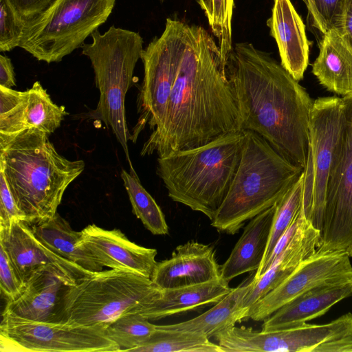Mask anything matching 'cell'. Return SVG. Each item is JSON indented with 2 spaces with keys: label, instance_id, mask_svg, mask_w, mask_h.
Instances as JSON below:
<instances>
[{
  "label": "cell",
  "instance_id": "obj_1",
  "mask_svg": "<svg viewBox=\"0 0 352 352\" xmlns=\"http://www.w3.org/2000/svg\"><path fill=\"white\" fill-rule=\"evenodd\" d=\"M239 131L241 116L219 45L202 26L186 23L164 121L140 154L162 157Z\"/></svg>",
  "mask_w": 352,
  "mask_h": 352
},
{
  "label": "cell",
  "instance_id": "obj_2",
  "mask_svg": "<svg viewBox=\"0 0 352 352\" xmlns=\"http://www.w3.org/2000/svg\"><path fill=\"white\" fill-rule=\"evenodd\" d=\"M226 73L236 100L241 130L255 132L293 164L305 168L314 102L268 53L236 43Z\"/></svg>",
  "mask_w": 352,
  "mask_h": 352
},
{
  "label": "cell",
  "instance_id": "obj_3",
  "mask_svg": "<svg viewBox=\"0 0 352 352\" xmlns=\"http://www.w3.org/2000/svg\"><path fill=\"white\" fill-rule=\"evenodd\" d=\"M37 129L0 135V172L23 221L34 226L54 216L68 186L85 169L83 160H69Z\"/></svg>",
  "mask_w": 352,
  "mask_h": 352
},
{
  "label": "cell",
  "instance_id": "obj_4",
  "mask_svg": "<svg viewBox=\"0 0 352 352\" xmlns=\"http://www.w3.org/2000/svg\"><path fill=\"white\" fill-rule=\"evenodd\" d=\"M244 138L239 131L158 157L156 173L169 197L213 220L237 170Z\"/></svg>",
  "mask_w": 352,
  "mask_h": 352
},
{
  "label": "cell",
  "instance_id": "obj_5",
  "mask_svg": "<svg viewBox=\"0 0 352 352\" xmlns=\"http://www.w3.org/2000/svg\"><path fill=\"white\" fill-rule=\"evenodd\" d=\"M241 160L228 192L211 226L234 234L250 220L274 206L304 170L276 151L255 132L243 131Z\"/></svg>",
  "mask_w": 352,
  "mask_h": 352
},
{
  "label": "cell",
  "instance_id": "obj_6",
  "mask_svg": "<svg viewBox=\"0 0 352 352\" xmlns=\"http://www.w3.org/2000/svg\"><path fill=\"white\" fill-rule=\"evenodd\" d=\"M92 42L84 43L82 53L87 56L95 74L100 92L91 118L104 123L122 146L130 168L128 148L131 133L127 126L125 98L133 83V74L143 50V38L138 32L111 26L104 34L96 30Z\"/></svg>",
  "mask_w": 352,
  "mask_h": 352
},
{
  "label": "cell",
  "instance_id": "obj_7",
  "mask_svg": "<svg viewBox=\"0 0 352 352\" xmlns=\"http://www.w3.org/2000/svg\"><path fill=\"white\" fill-rule=\"evenodd\" d=\"M160 291L151 278L131 272L111 269L94 272L67 289L62 323L107 327L151 302Z\"/></svg>",
  "mask_w": 352,
  "mask_h": 352
},
{
  "label": "cell",
  "instance_id": "obj_8",
  "mask_svg": "<svg viewBox=\"0 0 352 352\" xmlns=\"http://www.w3.org/2000/svg\"><path fill=\"white\" fill-rule=\"evenodd\" d=\"M116 0H56L22 30L19 47L35 58L58 63L106 22Z\"/></svg>",
  "mask_w": 352,
  "mask_h": 352
},
{
  "label": "cell",
  "instance_id": "obj_9",
  "mask_svg": "<svg viewBox=\"0 0 352 352\" xmlns=\"http://www.w3.org/2000/svg\"><path fill=\"white\" fill-rule=\"evenodd\" d=\"M344 120L342 98L323 97L314 101L309 154L303 171V209L319 230L330 173L342 145Z\"/></svg>",
  "mask_w": 352,
  "mask_h": 352
},
{
  "label": "cell",
  "instance_id": "obj_10",
  "mask_svg": "<svg viewBox=\"0 0 352 352\" xmlns=\"http://www.w3.org/2000/svg\"><path fill=\"white\" fill-rule=\"evenodd\" d=\"M186 23L166 19L165 29L143 49L144 78L137 99L139 118L131 139L135 142L148 126L151 133L164 121L184 43Z\"/></svg>",
  "mask_w": 352,
  "mask_h": 352
},
{
  "label": "cell",
  "instance_id": "obj_11",
  "mask_svg": "<svg viewBox=\"0 0 352 352\" xmlns=\"http://www.w3.org/2000/svg\"><path fill=\"white\" fill-rule=\"evenodd\" d=\"M106 326L28 320L2 314L1 352L119 351Z\"/></svg>",
  "mask_w": 352,
  "mask_h": 352
},
{
  "label": "cell",
  "instance_id": "obj_12",
  "mask_svg": "<svg viewBox=\"0 0 352 352\" xmlns=\"http://www.w3.org/2000/svg\"><path fill=\"white\" fill-rule=\"evenodd\" d=\"M342 99V142L327 188L320 252L346 250L352 244V95Z\"/></svg>",
  "mask_w": 352,
  "mask_h": 352
},
{
  "label": "cell",
  "instance_id": "obj_13",
  "mask_svg": "<svg viewBox=\"0 0 352 352\" xmlns=\"http://www.w3.org/2000/svg\"><path fill=\"white\" fill-rule=\"evenodd\" d=\"M352 283V265L345 250L317 251L280 284L250 305L244 319L265 320L280 307L316 287Z\"/></svg>",
  "mask_w": 352,
  "mask_h": 352
},
{
  "label": "cell",
  "instance_id": "obj_14",
  "mask_svg": "<svg viewBox=\"0 0 352 352\" xmlns=\"http://www.w3.org/2000/svg\"><path fill=\"white\" fill-rule=\"evenodd\" d=\"M67 114L51 99L39 81L25 91L0 87V135L37 129L48 135L60 127Z\"/></svg>",
  "mask_w": 352,
  "mask_h": 352
},
{
  "label": "cell",
  "instance_id": "obj_15",
  "mask_svg": "<svg viewBox=\"0 0 352 352\" xmlns=\"http://www.w3.org/2000/svg\"><path fill=\"white\" fill-rule=\"evenodd\" d=\"M0 244L24 284L36 272L47 267L58 270L72 285L91 274L50 250L23 221H13L9 228L0 230Z\"/></svg>",
  "mask_w": 352,
  "mask_h": 352
},
{
  "label": "cell",
  "instance_id": "obj_16",
  "mask_svg": "<svg viewBox=\"0 0 352 352\" xmlns=\"http://www.w3.org/2000/svg\"><path fill=\"white\" fill-rule=\"evenodd\" d=\"M81 232L82 245L102 267L151 278L157 263L155 249L135 244L118 229L106 230L90 224Z\"/></svg>",
  "mask_w": 352,
  "mask_h": 352
},
{
  "label": "cell",
  "instance_id": "obj_17",
  "mask_svg": "<svg viewBox=\"0 0 352 352\" xmlns=\"http://www.w3.org/2000/svg\"><path fill=\"white\" fill-rule=\"evenodd\" d=\"M73 285L60 272L47 267L34 274L20 294L7 301L2 314L44 322L62 323L63 300Z\"/></svg>",
  "mask_w": 352,
  "mask_h": 352
},
{
  "label": "cell",
  "instance_id": "obj_18",
  "mask_svg": "<svg viewBox=\"0 0 352 352\" xmlns=\"http://www.w3.org/2000/svg\"><path fill=\"white\" fill-rule=\"evenodd\" d=\"M221 278L212 246L189 241L177 246L171 256L157 262L151 280L160 289L201 284Z\"/></svg>",
  "mask_w": 352,
  "mask_h": 352
},
{
  "label": "cell",
  "instance_id": "obj_19",
  "mask_svg": "<svg viewBox=\"0 0 352 352\" xmlns=\"http://www.w3.org/2000/svg\"><path fill=\"white\" fill-rule=\"evenodd\" d=\"M320 241V231L313 226L305 214L296 232L285 250L259 278H252V285L242 300L243 309L246 311L250 305L292 274L316 252Z\"/></svg>",
  "mask_w": 352,
  "mask_h": 352
},
{
  "label": "cell",
  "instance_id": "obj_20",
  "mask_svg": "<svg viewBox=\"0 0 352 352\" xmlns=\"http://www.w3.org/2000/svg\"><path fill=\"white\" fill-rule=\"evenodd\" d=\"M266 23L276 42L281 65L296 80H301L309 63L310 43L305 25L291 1L274 0Z\"/></svg>",
  "mask_w": 352,
  "mask_h": 352
},
{
  "label": "cell",
  "instance_id": "obj_21",
  "mask_svg": "<svg viewBox=\"0 0 352 352\" xmlns=\"http://www.w3.org/2000/svg\"><path fill=\"white\" fill-rule=\"evenodd\" d=\"M352 296V283L322 285L283 305L263 323L261 331L294 327L325 314L334 305Z\"/></svg>",
  "mask_w": 352,
  "mask_h": 352
},
{
  "label": "cell",
  "instance_id": "obj_22",
  "mask_svg": "<svg viewBox=\"0 0 352 352\" xmlns=\"http://www.w3.org/2000/svg\"><path fill=\"white\" fill-rule=\"evenodd\" d=\"M231 289L229 282L221 277L201 284L161 289L151 302L130 313L139 314L149 320H160L200 306L216 304Z\"/></svg>",
  "mask_w": 352,
  "mask_h": 352
},
{
  "label": "cell",
  "instance_id": "obj_23",
  "mask_svg": "<svg viewBox=\"0 0 352 352\" xmlns=\"http://www.w3.org/2000/svg\"><path fill=\"white\" fill-rule=\"evenodd\" d=\"M312 72L327 90L343 97L352 95V45L339 30L323 34Z\"/></svg>",
  "mask_w": 352,
  "mask_h": 352
},
{
  "label": "cell",
  "instance_id": "obj_24",
  "mask_svg": "<svg viewBox=\"0 0 352 352\" xmlns=\"http://www.w3.org/2000/svg\"><path fill=\"white\" fill-rule=\"evenodd\" d=\"M276 204L250 219L221 266V277L230 282L244 273L256 271L263 259L274 219Z\"/></svg>",
  "mask_w": 352,
  "mask_h": 352
},
{
  "label": "cell",
  "instance_id": "obj_25",
  "mask_svg": "<svg viewBox=\"0 0 352 352\" xmlns=\"http://www.w3.org/2000/svg\"><path fill=\"white\" fill-rule=\"evenodd\" d=\"M31 227L36 237L56 254L91 273L103 270L104 267L82 245L81 231L74 230L58 212L51 219Z\"/></svg>",
  "mask_w": 352,
  "mask_h": 352
},
{
  "label": "cell",
  "instance_id": "obj_26",
  "mask_svg": "<svg viewBox=\"0 0 352 352\" xmlns=\"http://www.w3.org/2000/svg\"><path fill=\"white\" fill-rule=\"evenodd\" d=\"M252 285V280L231 291L214 305L201 315L182 322L158 325L168 330L190 331L204 333L208 338L225 330L244 318L242 307L244 296Z\"/></svg>",
  "mask_w": 352,
  "mask_h": 352
},
{
  "label": "cell",
  "instance_id": "obj_27",
  "mask_svg": "<svg viewBox=\"0 0 352 352\" xmlns=\"http://www.w3.org/2000/svg\"><path fill=\"white\" fill-rule=\"evenodd\" d=\"M134 352H223L201 333L168 330L155 326L148 340Z\"/></svg>",
  "mask_w": 352,
  "mask_h": 352
},
{
  "label": "cell",
  "instance_id": "obj_28",
  "mask_svg": "<svg viewBox=\"0 0 352 352\" xmlns=\"http://www.w3.org/2000/svg\"><path fill=\"white\" fill-rule=\"evenodd\" d=\"M121 177L129 195L133 213L153 234H168L169 229L163 212L141 184L135 170L130 169L128 173L123 169Z\"/></svg>",
  "mask_w": 352,
  "mask_h": 352
},
{
  "label": "cell",
  "instance_id": "obj_29",
  "mask_svg": "<svg viewBox=\"0 0 352 352\" xmlns=\"http://www.w3.org/2000/svg\"><path fill=\"white\" fill-rule=\"evenodd\" d=\"M156 324L136 313L125 314L106 327L108 337L119 346V351H131L145 343Z\"/></svg>",
  "mask_w": 352,
  "mask_h": 352
},
{
  "label": "cell",
  "instance_id": "obj_30",
  "mask_svg": "<svg viewBox=\"0 0 352 352\" xmlns=\"http://www.w3.org/2000/svg\"><path fill=\"white\" fill-rule=\"evenodd\" d=\"M303 181L302 173L294 184L276 204L270 237L261 265L270 257L276 243L292 223L302 207Z\"/></svg>",
  "mask_w": 352,
  "mask_h": 352
},
{
  "label": "cell",
  "instance_id": "obj_31",
  "mask_svg": "<svg viewBox=\"0 0 352 352\" xmlns=\"http://www.w3.org/2000/svg\"><path fill=\"white\" fill-rule=\"evenodd\" d=\"M208 19L213 35L218 39L223 63L232 49V18L234 0H196Z\"/></svg>",
  "mask_w": 352,
  "mask_h": 352
},
{
  "label": "cell",
  "instance_id": "obj_32",
  "mask_svg": "<svg viewBox=\"0 0 352 352\" xmlns=\"http://www.w3.org/2000/svg\"><path fill=\"white\" fill-rule=\"evenodd\" d=\"M22 30L6 0H0V51L10 52L19 47Z\"/></svg>",
  "mask_w": 352,
  "mask_h": 352
},
{
  "label": "cell",
  "instance_id": "obj_33",
  "mask_svg": "<svg viewBox=\"0 0 352 352\" xmlns=\"http://www.w3.org/2000/svg\"><path fill=\"white\" fill-rule=\"evenodd\" d=\"M56 0H6L19 24L25 28L39 18Z\"/></svg>",
  "mask_w": 352,
  "mask_h": 352
},
{
  "label": "cell",
  "instance_id": "obj_34",
  "mask_svg": "<svg viewBox=\"0 0 352 352\" xmlns=\"http://www.w3.org/2000/svg\"><path fill=\"white\" fill-rule=\"evenodd\" d=\"M25 284L19 277L3 246L0 244V287L7 301L14 300L22 292Z\"/></svg>",
  "mask_w": 352,
  "mask_h": 352
},
{
  "label": "cell",
  "instance_id": "obj_35",
  "mask_svg": "<svg viewBox=\"0 0 352 352\" xmlns=\"http://www.w3.org/2000/svg\"><path fill=\"white\" fill-rule=\"evenodd\" d=\"M15 221H23L3 174L0 172V230L9 228Z\"/></svg>",
  "mask_w": 352,
  "mask_h": 352
},
{
  "label": "cell",
  "instance_id": "obj_36",
  "mask_svg": "<svg viewBox=\"0 0 352 352\" xmlns=\"http://www.w3.org/2000/svg\"><path fill=\"white\" fill-rule=\"evenodd\" d=\"M316 9L327 30H339L345 0H314Z\"/></svg>",
  "mask_w": 352,
  "mask_h": 352
},
{
  "label": "cell",
  "instance_id": "obj_37",
  "mask_svg": "<svg viewBox=\"0 0 352 352\" xmlns=\"http://www.w3.org/2000/svg\"><path fill=\"white\" fill-rule=\"evenodd\" d=\"M16 86L15 74L11 59L0 55V87L12 88Z\"/></svg>",
  "mask_w": 352,
  "mask_h": 352
},
{
  "label": "cell",
  "instance_id": "obj_38",
  "mask_svg": "<svg viewBox=\"0 0 352 352\" xmlns=\"http://www.w3.org/2000/svg\"><path fill=\"white\" fill-rule=\"evenodd\" d=\"M339 30L352 45V0H345Z\"/></svg>",
  "mask_w": 352,
  "mask_h": 352
},
{
  "label": "cell",
  "instance_id": "obj_39",
  "mask_svg": "<svg viewBox=\"0 0 352 352\" xmlns=\"http://www.w3.org/2000/svg\"><path fill=\"white\" fill-rule=\"evenodd\" d=\"M308 5L307 9L309 13V15L311 17L312 25L319 30L320 32L323 34L327 31V29L325 27L322 20L321 19L319 13L316 9L314 0H307Z\"/></svg>",
  "mask_w": 352,
  "mask_h": 352
},
{
  "label": "cell",
  "instance_id": "obj_40",
  "mask_svg": "<svg viewBox=\"0 0 352 352\" xmlns=\"http://www.w3.org/2000/svg\"><path fill=\"white\" fill-rule=\"evenodd\" d=\"M349 257H352V244L345 250Z\"/></svg>",
  "mask_w": 352,
  "mask_h": 352
},
{
  "label": "cell",
  "instance_id": "obj_41",
  "mask_svg": "<svg viewBox=\"0 0 352 352\" xmlns=\"http://www.w3.org/2000/svg\"><path fill=\"white\" fill-rule=\"evenodd\" d=\"M303 2L306 4L307 7V5H308V2H307V0H302Z\"/></svg>",
  "mask_w": 352,
  "mask_h": 352
},
{
  "label": "cell",
  "instance_id": "obj_42",
  "mask_svg": "<svg viewBox=\"0 0 352 352\" xmlns=\"http://www.w3.org/2000/svg\"><path fill=\"white\" fill-rule=\"evenodd\" d=\"M164 1H166V0H160L161 2H164Z\"/></svg>",
  "mask_w": 352,
  "mask_h": 352
}]
</instances>
